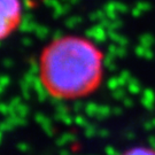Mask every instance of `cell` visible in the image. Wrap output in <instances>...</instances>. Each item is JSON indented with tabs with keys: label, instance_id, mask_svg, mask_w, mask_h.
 Masks as SVG:
<instances>
[{
	"label": "cell",
	"instance_id": "1",
	"mask_svg": "<svg viewBox=\"0 0 155 155\" xmlns=\"http://www.w3.org/2000/svg\"><path fill=\"white\" fill-rule=\"evenodd\" d=\"M104 76V54L90 39L62 36L45 46L39 58V79L55 99L74 100L97 91Z\"/></svg>",
	"mask_w": 155,
	"mask_h": 155
},
{
	"label": "cell",
	"instance_id": "2",
	"mask_svg": "<svg viewBox=\"0 0 155 155\" xmlns=\"http://www.w3.org/2000/svg\"><path fill=\"white\" fill-rule=\"evenodd\" d=\"M1 7V25L0 36L5 39L17 29L22 17L21 0H0Z\"/></svg>",
	"mask_w": 155,
	"mask_h": 155
},
{
	"label": "cell",
	"instance_id": "3",
	"mask_svg": "<svg viewBox=\"0 0 155 155\" xmlns=\"http://www.w3.org/2000/svg\"><path fill=\"white\" fill-rule=\"evenodd\" d=\"M122 155H155V150L152 147H145V146H137L132 147Z\"/></svg>",
	"mask_w": 155,
	"mask_h": 155
}]
</instances>
